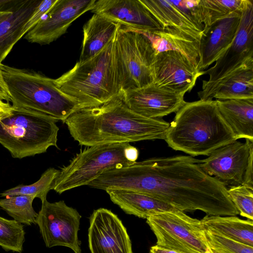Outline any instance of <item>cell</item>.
<instances>
[{"label": "cell", "mask_w": 253, "mask_h": 253, "mask_svg": "<svg viewBox=\"0 0 253 253\" xmlns=\"http://www.w3.org/2000/svg\"><path fill=\"white\" fill-rule=\"evenodd\" d=\"M88 186L106 190L123 189L151 195L182 211H201L208 215L235 216L239 212L227 189L200 167L191 156L148 159L108 170Z\"/></svg>", "instance_id": "6da1fadb"}, {"label": "cell", "mask_w": 253, "mask_h": 253, "mask_svg": "<svg viewBox=\"0 0 253 253\" xmlns=\"http://www.w3.org/2000/svg\"><path fill=\"white\" fill-rule=\"evenodd\" d=\"M79 145H94L164 139L169 124L138 114L123 101L122 94L98 106L81 109L65 122Z\"/></svg>", "instance_id": "7a4b0ae2"}, {"label": "cell", "mask_w": 253, "mask_h": 253, "mask_svg": "<svg viewBox=\"0 0 253 253\" xmlns=\"http://www.w3.org/2000/svg\"><path fill=\"white\" fill-rule=\"evenodd\" d=\"M164 140L175 150L191 156H208L237 139L220 113L216 100L208 99L186 102L176 112Z\"/></svg>", "instance_id": "3957f363"}, {"label": "cell", "mask_w": 253, "mask_h": 253, "mask_svg": "<svg viewBox=\"0 0 253 253\" xmlns=\"http://www.w3.org/2000/svg\"><path fill=\"white\" fill-rule=\"evenodd\" d=\"M116 36L94 56L77 61L71 70L54 79L57 87L73 99L81 110L98 106L122 94Z\"/></svg>", "instance_id": "277c9868"}, {"label": "cell", "mask_w": 253, "mask_h": 253, "mask_svg": "<svg viewBox=\"0 0 253 253\" xmlns=\"http://www.w3.org/2000/svg\"><path fill=\"white\" fill-rule=\"evenodd\" d=\"M2 78L13 109L43 115L63 123L81 110L52 79L38 73L2 64Z\"/></svg>", "instance_id": "5b68a950"}, {"label": "cell", "mask_w": 253, "mask_h": 253, "mask_svg": "<svg viewBox=\"0 0 253 253\" xmlns=\"http://www.w3.org/2000/svg\"><path fill=\"white\" fill-rule=\"evenodd\" d=\"M138 149L129 143L94 145L77 154L60 170L52 190L60 194L88 184L102 173L131 165L136 162Z\"/></svg>", "instance_id": "8992f818"}, {"label": "cell", "mask_w": 253, "mask_h": 253, "mask_svg": "<svg viewBox=\"0 0 253 253\" xmlns=\"http://www.w3.org/2000/svg\"><path fill=\"white\" fill-rule=\"evenodd\" d=\"M58 122L42 114L13 108L0 119V144L14 158L43 153L51 146L58 148Z\"/></svg>", "instance_id": "52a82bcc"}, {"label": "cell", "mask_w": 253, "mask_h": 253, "mask_svg": "<svg viewBox=\"0 0 253 253\" xmlns=\"http://www.w3.org/2000/svg\"><path fill=\"white\" fill-rule=\"evenodd\" d=\"M116 52L121 93L153 83L156 52L144 33L121 26L116 36Z\"/></svg>", "instance_id": "ba28073f"}, {"label": "cell", "mask_w": 253, "mask_h": 253, "mask_svg": "<svg viewBox=\"0 0 253 253\" xmlns=\"http://www.w3.org/2000/svg\"><path fill=\"white\" fill-rule=\"evenodd\" d=\"M146 222L156 245L182 253H211L201 221L177 210L151 216Z\"/></svg>", "instance_id": "9c48e42d"}, {"label": "cell", "mask_w": 253, "mask_h": 253, "mask_svg": "<svg viewBox=\"0 0 253 253\" xmlns=\"http://www.w3.org/2000/svg\"><path fill=\"white\" fill-rule=\"evenodd\" d=\"M253 58V0H245L240 25L230 46L215 62L213 66L201 72L209 75L198 92L200 100L212 99L220 83L232 72Z\"/></svg>", "instance_id": "30bf717a"}, {"label": "cell", "mask_w": 253, "mask_h": 253, "mask_svg": "<svg viewBox=\"0 0 253 253\" xmlns=\"http://www.w3.org/2000/svg\"><path fill=\"white\" fill-rule=\"evenodd\" d=\"M81 215L64 201L42 202L36 223L47 248L64 246L75 253H81L78 239Z\"/></svg>", "instance_id": "8fae6325"}, {"label": "cell", "mask_w": 253, "mask_h": 253, "mask_svg": "<svg viewBox=\"0 0 253 253\" xmlns=\"http://www.w3.org/2000/svg\"><path fill=\"white\" fill-rule=\"evenodd\" d=\"M253 156V142L235 140L212 151L208 157L198 160L202 169L225 187L243 185L249 160Z\"/></svg>", "instance_id": "7c38bea8"}, {"label": "cell", "mask_w": 253, "mask_h": 253, "mask_svg": "<svg viewBox=\"0 0 253 253\" xmlns=\"http://www.w3.org/2000/svg\"><path fill=\"white\" fill-rule=\"evenodd\" d=\"M96 0H57L46 15L25 35L29 42L47 44L65 34L78 17L93 8Z\"/></svg>", "instance_id": "4fadbf2b"}, {"label": "cell", "mask_w": 253, "mask_h": 253, "mask_svg": "<svg viewBox=\"0 0 253 253\" xmlns=\"http://www.w3.org/2000/svg\"><path fill=\"white\" fill-rule=\"evenodd\" d=\"M88 241L91 253H133L126 228L118 216L107 209H98L91 214Z\"/></svg>", "instance_id": "5bb4252c"}, {"label": "cell", "mask_w": 253, "mask_h": 253, "mask_svg": "<svg viewBox=\"0 0 253 253\" xmlns=\"http://www.w3.org/2000/svg\"><path fill=\"white\" fill-rule=\"evenodd\" d=\"M152 75L156 85L185 94L193 88L202 73L183 54L169 50L156 55Z\"/></svg>", "instance_id": "9a60e30c"}, {"label": "cell", "mask_w": 253, "mask_h": 253, "mask_svg": "<svg viewBox=\"0 0 253 253\" xmlns=\"http://www.w3.org/2000/svg\"><path fill=\"white\" fill-rule=\"evenodd\" d=\"M184 94L160 87L154 83L122 92L125 104L135 113L152 119L176 112L186 102Z\"/></svg>", "instance_id": "2e32d148"}, {"label": "cell", "mask_w": 253, "mask_h": 253, "mask_svg": "<svg viewBox=\"0 0 253 253\" xmlns=\"http://www.w3.org/2000/svg\"><path fill=\"white\" fill-rule=\"evenodd\" d=\"M91 11L138 32L152 33L164 30L140 0H98Z\"/></svg>", "instance_id": "e0dca14e"}, {"label": "cell", "mask_w": 253, "mask_h": 253, "mask_svg": "<svg viewBox=\"0 0 253 253\" xmlns=\"http://www.w3.org/2000/svg\"><path fill=\"white\" fill-rule=\"evenodd\" d=\"M41 0H0V64L26 34V24Z\"/></svg>", "instance_id": "ac0fdd59"}, {"label": "cell", "mask_w": 253, "mask_h": 253, "mask_svg": "<svg viewBox=\"0 0 253 253\" xmlns=\"http://www.w3.org/2000/svg\"><path fill=\"white\" fill-rule=\"evenodd\" d=\"M242 10L204 28L200 42V60L197 67L199 72L205 71L215 62L232 43L240 25Z\"/></svg>", "instance_id": "d6986e66"}, {"label": "cell", "mask_w": 253, "mask_h": 253, "mask_svg": "<svg viewBox=\"0 0 253 253\" xmlns=\"http://www.w3.org/2000/svg\"><path fill=\"white\" fill-rule=\"evenodd\" d=\"M105 191L112 202L125 212L139 218L146 219L160 213L178 210L167 203L141 192L123 189H108Z\"/></svg>", "instance_id": "ffe728a7"}, {"label": "cell", "mask_w": 253, "mask_h": 253, "mask_svg": "<svg viewBox=\"0 0 253 253\" xmlns=\"http://www.w3.org/2000/svg\"><path fill=\"white\" fill-rule=\"evenodd\" d=\"M121 25L94 13L83 27V41L79 62H84L102 49L116 36Z\"/></svg>", "instance_id": "44dd1931"}, {"label": "cell", "mask_w": 253, "mask_h": 253, "mask_svg": "<svg viewBox=\"0 0 253 253\" xmlns=\"http://www.w3.org/2000/svg\"><path fill=\"white\" fill-rule=\"evenodd\" d=\"M220 113L236 139L253 142V98L215 100Z\"/></svg>", "instance_id": "7402d4cb"}, {"label": "cell", "mask_w": 253, "mask_h": 253, "mask_svg": "<svg viewBox=\"0 0 253 253\" xmlns=\"http://www.w3.org/2000/svg\"><path fill=\"white\" fill-rule=\"evenodd\" d=\"M142 33L150 40L156 55L166 51H176L186 56L197 68L200 57L199 41L169 27L155 33Z\"/></svg>", "instance_id": "603a6c76"}, {"label": "cell", "mask_w": 253, "mask_h": 253, "mask_svg": "<svg viewBox=\"0 0 253 253\" xmlns=\"http://www.w3.org/2000/svg\"><path fill=\"white\" fill-rule=\"evenodd\" d=\"M164 27L173 28L200 40L203 29L191 21L170 0H140Z\"/></svg>", "instance_id": "cb8c5ba5"}, {"label": "cell", "mask_w": 253, "mask_h": 253, "mask_svg": "<svg viewBox=\"0 0 253 253\" xmlns=\"http://www.w3.org/2000/svg\"><path fill=\"white\" fill-rule=\"evenodd\" d=\"M204 228L253 247V221L244 220L236 216L207 214L200 220Z\"/></svg>", "instance_id": "d4e9b609"}, {"label": "cell", "mask_w": 253, "mask_h": 253, "mask_svg": "<svg viewBox=\"0 0 253 253\" xmlns=\"http://www.w3.org/2000/svg\"><path fill=\"white\" fill-rule=\"evenodd\" d=\"M213 98L216 100L253 98V58L224 79L216 87Z\"/></svg>", "instance_id": "484cf974"}, {"label": "cell", "mask_w": 253, "mask_h": 253, "mask_svg": "<svg viewBox=\"0 0 253 253\" xmlns=\"http://www.w3.org/2000/svg\"><path fill=\"white\" fill-rule=\"evenodd\" d=\"M245 0H200L198 14L204 28L242 9Z\"/></svg>", "instance_id": "4316f807"}, {"label": "cell", "mask_w": 253, "mask_h": 253, "mask_svg": "<svg viewBox=\"0 0 253 253\" xmlns=\"http://www.w3.org/2000/svg\"><path fill=\"white\" fill-rule=\"evenodd\" d=\"M35 198L17 195L0 199V207L16 221L27 225L36 223L38 213L33 207Z\"/></svg>", "instance_id": "83f0119b"}, {"label": "cell", "mask_w": 253, "mask_h": 253, "mask_svg": "<svg viewBox=\"0 0 253 253\" xmlns=\"http://www.w3.org/2000/svg\"><path fill=\"white\" fill-rule=\"evenodd\" d=\"M59 171L60 170L54 168H49L42 174L37 182L30 185H18L2 192L0 195L5 197L27 195L38 198L42 202L46 200L48 192L52 190L53 182Z\"/></svg>", "instance_id": "f1b7e54d"}, {"label": "cell", "mask_w": 253, "mask_h": 253, "mask_svg": "<svg viewBox=\"0 0 253 253\" xmlns=\"http://www.w3.org/2000/svg\"><path fill=\"white\" fill-rule=\"evenodd\" d=\"M25 235V231L21 223L0 216V246L5 251L21 253Z\"/></svg>", "instance_id": "f546056e"}, {"label": "cell", "mask_w": 253, "mask_h": 253, "mask_svg": "<svg viewBox=\"0 0 253 253\" xmlns=\"http://www.w3.org/2000/svg\"><path fill=\"white\" fill-rule=\"evenodd\" d=\"M211 253H253V247L248 246L205 229Z\"/></svg>", "instance_id": "4dcf8cb0"}, {"label": "cell", "mask_w": 253, "mask_h": 253, "mask_svg": "<svg viewBox=\"0 0 253 253\" xmlns=\"http://www.w3.org/2000/svg\"><path fill=\"white\" fill-rule=\"evenodd\" d=\"M229 197L241 216L253 220V188L245 185L230 187Z\"/></svg>", "instance_id": "1f68e13d"}, {"label": "cell", "mask_w": 253, "mask_h": 253, "mask_svg": "<svg viewBox=\"0 0 253 253\" xmlns=\"http://www.w3.org/2000/svg\"><path fill=\"white\" fill-rule=\"evenodd\" d=\"M170 1L191 21L204 29V26L201 23L198 14V4L200 0H170Z\"/></svg>", "instance_id": "d6a6232c"}, {"label": "cell", "mask_w": 253, "mask_h": 253, "mask_svg": "<svg viewBox=\"0 0 253 253\" xmlns=\"http://www.w3.org/2000/svg\"><path fill=\"white\" fill-rule=\"evenodd\" d=\"M56 1L57 0H41L26 24L25 28L26 34L42 20Z\"/></svg>", "instance_id": "836d02e7"}, {"label": "cell", "mask_w": 253, "mask_h": 253, "mask_svg": "<svg viewBox=\"0 0 253 253\" xmlns=\"http://www.w3.org/2000/svg\"><path fill=\"white\" fill-rule=\"evenodd\" d=\"M1 64H0V99L9 102H10V98L2 78L0 67Z\"/></svg>", "instance_id": "e575fe53"}, {"label": "cell", "mask_w": 253, "mask_h": 253, "mask_svg": "<svg viewBox=\"0 0 253 253\" xmlns=\"http://www.w3.org/2000/svg\"><path fill=\"white\" fill-rule=\"evenodd\" d=\"M12 110L13 108L9 102L0 99V119L9 115Z\"/></svg>", "instance_id": "d590c367"}, {"label": "cell", "mask_w": 253, "mask_h": 253, "mask_svg": "<svg viewBox=\"0 0 253 253\" xmlns=\"http://www.w3.org/2000/svg\"><path fill=\"white\" fill-rule=\"evenodd\" d=\"M150 253H182L174 250L168 249L159 247L157 245L152 246L150 249Z\"/></svg>", "instance_id": "8d00e7d4"}]
</instances>
